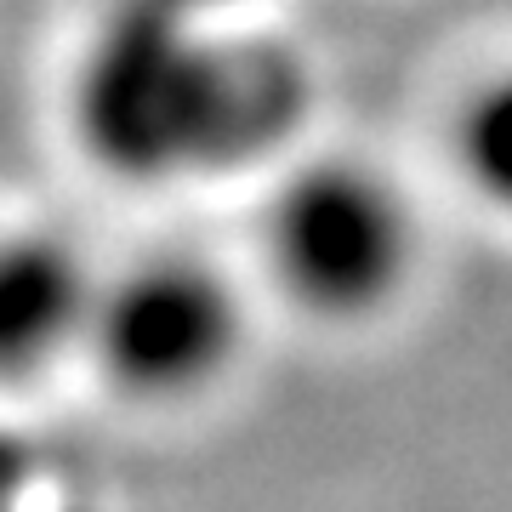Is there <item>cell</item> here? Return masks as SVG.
Listing matches in <instances>:
<instances>
[{
	"instance_id": "cell-1",
	"label": "cell",
	"mask_w": 512,
	"mask_h": 512,
	"mask_svg": "<svg viewBox=\"0 0 512 512\" xmlns=\"http://www.w3.org/2000/svg\"><path fill=\"white\" fill-rule=\"evenodd\" d=\"M302 109L291 52L205 35L188 0H120L74 80V131L120 183L228 177L274 154Z\"/></svg>"
},
{
	"instance_id": "cell-2",
	"label": "cell",
	"mask_w": 512,
	"mask_h": 512,
	"mask_svg": "<svg viewBox=\"0 0 512 512\" xmlns=\"http://www.w3.org/2000/svg\"><path fill=\"white\" fill-rule=\"evenodd\" d=\"M421 228L404 188L365 160H308L285 171L262 217V262L296 313L365 325L404 296Z\"/></svg>"
},
{
	"instance_id": "cell-3",
	"label": "cell",
	"mask_w": 512,
	"mask_h": 512,
	"mask_svg": "<svg viewBox=\"0 0 512 512\" xmlns=\"http://www.w3.org/2000/svg\"><path fill=\"white\" fill-rule=\"evenodd\" d=\"M80 353L131 404L205 399L245 353V302L205 256H143L97 279Z\"/></svg>"
},
{
	"instance_id": "cell-4",
	"label": "cell",
	"mask_w": 512,
	"mask_h": 512,
	"mask_svg": "<svg viewBox=\"0 0 512 512\" xmlns=\"http://www.w3.org/2000/svg\"><path fill=\"white\" fill-rule=\"evenodd\" d=\"M97 279L86 256L40 228L0 234V387L40 382L86 342Z\"/></svg>"
},
{
	"instance_id": "cell-5",
	"label": "cell",
	"mask_w": 512,
	"mask_h": 512,
	"mask_svg": "<svg viewBox=\"0 0 512 512\" xmlns=\"http://www.w3.org/2000/svg\"><path fill=\"white\" fill-rule=\"evenodd\" d=\"M461 183L490 205L495 217H512V69L484 74L461 97L456 126H450Z\"/></svg>"
},
{
	"instance_id": "cell-6",
	"label": "cell",
	"mask_w": 512,
	"mask_h": 512,
	"mask_svg": "<svg viewBox=\"0 0 512 512\" xmlns=\"http://www.w3.org/2000/svg\"><path fill=\"white\" fill-rule=\"evenodd\" d=\"M0 512H97V507H86L80 495L57 484L40 444L0 433Z\"/></svg>"
},
{
	"instance_id": "cell-7",
	"label": "cell",
	"mask_w": 512,
	"mask_h": 512,
	"mask_svg": "<svg viewBox=\"0 0 512 512\" xmlns=\"http://www.w3.org/2000/svg\"><path fill=\"white\" fill-rule=\"evenodd\" d=\"M188 6H200V12H211V6H222V0H188Z\"/></svg>"
}]
</instances>
